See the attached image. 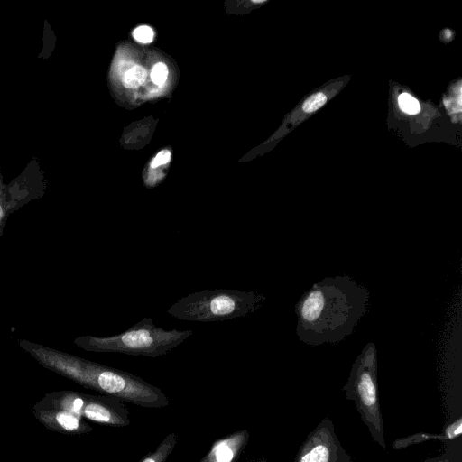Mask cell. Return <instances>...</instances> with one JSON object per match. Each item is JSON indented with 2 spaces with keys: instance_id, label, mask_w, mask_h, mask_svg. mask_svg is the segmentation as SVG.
I'll use <instances>...</instances> for the list:
<instances>
[{
  "instance_id": "cell-1",
  "label": "cell",
  "mask_w": 462,
  "mask_h": 462,
  "mask_svg": "<svg viewBox=\"0 0 462 462\" xmlns=\"http://www.w3.org/2000/svg\"><path fill=\"white\" fill-rule=\"evenodd\" d=\"M369 291L349 276L326 277L296 305V334L311 346L336 344L348 337L365 315Z\"/></svg>"
},
{
  "instance_id": "cell-2",
  "label": "cell",
  "mask_w": 462,
  "mask_h": 462,
  "mask_svg": "<svg viewBox=\"0 0 462 462\" xmlns=\"http://www.w3.org/2000/svg\"><path fill=\"white\" fill-rule=\"evenodd\" d=\"M18 344L43 367L85 388L144 408H163L171 403L160 388L134 374L25 339L19 340Z\"/></svg>"
},
{
  "instance_id": "cell-3",
  "label": "cell",
  "mask_w": 462,
  "mask_h": 462,
  "mask_svg": "<svg viewBox=\"0 0 462 462\" xmlns=\"http://www.w3.org/2000/svg\"><path fill=\"white\" fill-rule=\"evenodd\" d=\"M192 334L190 329L167 330L156 327L152 319L143 318L120 334L107 337L80 336L74 339V344L90 352L158 357L180 345Z\"/></svg>"
},
{
  "instance_id": "cell-4",
  "label": "cell",
  "mask_w": 462,
  "mask_h": 462,
  "mask_svg": "<svg viewBox=\"0 0 462 462\" xmlns=\"http://www.w3.org/2000/svg\"><path fill=\"white\" fill-rule=\"evenodd\" d=\"M264 300L265 296L254 291L203 290L180 299L167 310V313L185 321H224L251 314Z\"/></svg>"
},
{
  "instance_id": "cell-5",
  "label": "cell",
  "mask_w": 462,
  "mask_h": 462,
  "mask_svg": "<svg viewBox=\"0 0 462 462\" xmlns=\"http://www.w3.org/2000/svg\"><path fill=\"white\" fill-rule=\"evenodd\" d=\"M343 391L346 399L355 402L361 420L374 441L385 448L383 417L378 398L376 349L373 343L366 344L355 360Z\"/></svg>"
},
{
  "instance_id": "cell-6",
  "label": "cell",
  "mask_w": 462,
  "mask_h": 462,
  "mask_svg": "<svg viewBox=\"0 0 462 462\" xmlns=\"http://www.w3.org/2000/svg\"><path fill=\"white\" fill-rule=\"evenodd\" d=\"M48 183L37 158L27 163L23 171L5 183L0 162V237L11 214L32 200L43 197Z\"/></svg>"
},
{
  "instance_id": "cell-7",
  "label": "cell",
  "mask_w": 462,
  "mask_h": 462,
  "mask_svg": "<svg viewBox=\"0 0 462 462\" xmlns=\"http://www.w3.org/2000/svg\"><path fill=\"white\" fill-rule=\"evenodd\" d=\"M294 462H354L342 447L333 422L324 418L307 436Z\"/></svg>"
},
{
  "instance_id": "cell-8",
  "label": "cell",
  "mask_w": 462,
  "mask_h": 462,
  "mask_svg": "<svg viewBox=\"0 0 462 462\" xmlns=\"http://www.w3.org/2000/svg\"><path fill=\"white\" fill-rule=\"evenodd\" d=\"M122 399L110 395L86 393L81 417L114 427H125L131 423L128 409Z\"/></svg>"
},
{
  "instance_id": "cell-9",
  "label": "cell",
  "mask_w": 462,
  "mask_h": 462,
  "mask_svg": "<svg viewBox=\"0 0 462 462\" xmlns=\"http://www.w3.org/2000/svg\"><path fill=\"white\" fill-rule=\"evenodd\" d=\"M34 413L42 423L55 430L70 434H86L92 431V428L83 418L41 402L35 405Z\"/></svg>"
},
{
  "instance_id": "cell-10",
  "label": "cell",
  "mask_w": 462,
  "mask_h": 462,
  "mask_svg": "<svg viewBox=\"0 0 462 462\" xmlns=\"http://www.w3.org/2000/svg\"><path fill=\"white\" fill-rule=\"evenodd\" d=\"M246 429L217 439L199 462H236L249 441Z\"/></svg>"
},
{
  "instance_id": "cell-11",
  "label": "cell",
  "mask_w": 462,
  "mask_h": 462,
  "mask_svg": "<svg viewBox=\"0 0 462 462\" xmlns=\"http://www.w3.org/2000/svg\"><path fill=\"white\" fill-rule=\"evenodd\" d=\"M178 442V436L171 432L167 434L160 442L155 450L146 454L140 462H166L174 450Z\"/></svg>"
},
{
  "instance_id": "cell-12",
  "label": "cell",
  "mask_w": 462,
  "mask_h": 462,
  "mask_svg": "<svg viewBox=\"0 0 462 462\" xmlns=\"http://www.w3.org/2000/svg\"><path fill=\"white\" fill-rule=\"evenodd\" d=\"M430 439H440L445 440L443 433L440 434H430V433H416L406 438L396 439L392 447L394 449L405 448L411 445L421 443Z\"/></svg>"
},
{
  "instance_id": "cell-13",
  "label": "cell",
  "mask_w": 462,
  "mask_h": 462,
  "mask_svg": "<svg viewBox=\"0 0 462 462\" xmlns=\"http://www.w3.org/2000/svg\"><path fill=\"white\" fill-rule=\"evenodd\" d=\"M147 71L141 66H134L127 70L123 78V84L128 88H136L146 79Z\"/></svg>"
},
{
  "instance_id": "cell-14",
  "label": "cell",
  "mask_w": 462,
  "mask_h": 462,
  "mask_svg": "<svg viewBox=\"0 0 462 462\" xmlns=\"http://www.w3.org/2000/svg\"><path fill=\"white\" fill-rule=\"evenodd\" d=\"M422 462H462L461 446L452 444L441 455L423 460Z\"/></svg>"
},
{
  "instance_id": "cell-15",
  "label": "cell",
  "mask_w": 462,
  "mask_h": 462,
  "mask_svg": "<svg viewBox=\"0 0 462 462\" xmlns=\"http://www.w3.org/2000/svg\"><path fill=\"white\" fill-rule=\"evenodd\" d=\"M400 108L410 115H415L420 111L419 101L407 93H402L398 97Z\"/></svg>"
},
{
  "instance_id": "cell-16",
  "label": "cell",
  "mask_w": 462,
  "mask_h": 462,
  "mask_svg": "<svg viewBox=\"0 0 462 462\" xmlns=\"http://www.w3.org/2000/svg\"><path fill=\"white\" fill-rule=\"evenodd\" d=\"M327 101L323 93H316L308 97L302 105L303 111L311 113L320 108Z\"/></svg>"
},
{
  "instance_id": "cell-17",
  "label": "cell",
  "mask_w": 462,
  "mask_h": 462,
  "mask_svg": "<svg viewBox=\"0 0 462 462\" xmlns=\"http://www.w3.org/2000/svg\"><path fill=\"white\" fill-rule=\"evenodd\" d=\"M446 441L459 439L462 434V418L459 416L457 420L449 423L442 432Z\"/></svg>"
},
{
  "instance_id": "cell-18",
  "label": "cell",
  "mask_w": 462,
  "mask_h": 462,
  "mask_svg": "<svg viewBox=\"0 0 462 462\" xmlns=\"http://www.w3.org/2000/svg\"><path fill=\"white\" fill-rule=\"evenodd\" d=\"M168 76V69L162 62L155 64L151 72V79L156 85H162L165 82Z\"/></svg>"
},
{
  "instance_id": "cell-19",
  "label": "cell",
  "mask_w": 462,
  "mask_h": 462,
  "mask_svg": "<svg viewBox=\"0 0 462 462\" xmlns=\"http://www.w3.org/2000/svg\"><path fill=\"white\" fill-rule=\"evenodd\" d=\"M133 36L141 43H149L153 39V31L149 26L142 25L134 31Z\"/></svg>"
},
{
  "instance_id": "cell-20",
  "label": "cell",
  "mask_w": 462,
  "mask_h": 462,
  "mask_svg": "<svg viewBox=\"0 0 462 462\" xmlns=\"http://www.w3.org/2000/svg\"><path fill=\"white\" fill-rule=\"evenodd\" d=\"M171 160V152L168 150L161 151L152 161V168H156L160 165L166 164Z\"/></svg>"
},
{
  "instance_id": "cell-21",
  "label": "cell",
  "mask_w": 462,
  "mask_h": 462,
  "mask_svg": "<svg viewBox=\"0 0 462 462\" xmlns=\"http://www.w3.org/2000/svg\"><path fill=\"white\" fill-rule=\"evenodd\" d=\"M253 462H266V460L263 458V459L255 460V461H253Z\"/></svg>"
},
{
  "instance_id": "cell-22",
  "label": "cell",
  "mask_w": 462,
  "mask_h": 462,
  "mask_svg": "<svg viewBox=\"0 0 462 462\" xmlns=\"http://www.w3.org/2000/svg\"><path fill=\"white\" fill-rule=\"evenodd\" d=\"M251 462H253V461H251Z\"/></svg>"
}]
</instances>
